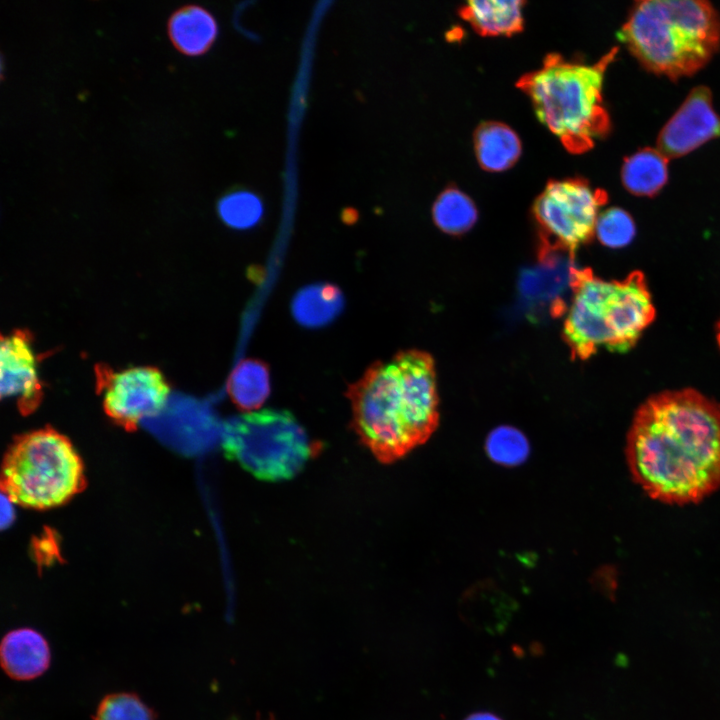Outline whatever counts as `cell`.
Returning <instances> with one entry per match:
<instances>
[{"instance_id": "cell-1", "label": "cell", "mask_w": 720, "mask_h": 720, "mask_svg": "<svg viewBox=\"0 0 720 720\" xmlns=\"http://www.w3.org/2000/svg\"><path fill=\"white\" fill-rule=\"evenodd\" d=\"M626 458L649 497L703 500L720 487V404L691 388L652 395L633 417Z\"/></svg>"}, {"instance_id": "cell-2", "label": "cell", "mask_w": 720, "mask_h": 720, "mask_svg": "<svg viewBox=\"0 0 720 720\" xmlns=\"http://www.w3.org/2000/svg\"><path fill=\"white\" fill-rule=\"evenodd\" d=\"M346 396L356 433L383 463L423 444L438 424L435 367L425 352L409 350L374 363Z\"/></svg>"}, {"instance_id": "cell-3", "label": "cell", "mask_w": 720, "mask_h": 720, "mask_svg": "<svg viewBox=\"0 0 720 720\" xmlns=\"http://www.w3.org/2000/svg\"><path fill=\"white\" fill-rule=\"evenodd\" d=\"M619 36L648 70L676 79L709 62L720 45V15L702 0L637 2Z\"/></svg>"}, {"instance_id": "cell-4", "label": "cell", "mask_w": 720, "mask_h": 720, "mask_svg": "<svg viewBox=\"0 0 720 720\" xmlns=\"http://www.w3.org/2000/svg\"><path fill=\"white\" fill-rule=\"evenodd\" d=\"M571 288L563 337L577 358L587 359L601 348L627 352L655 319L641 271H633L623 280L606 281L588 269L574 268Z\"/></svg>"}, {"instance_id": "cell-5", "label": "cell", "mask_w": 720, "mask_h": 720, "mask_svg": "<svg viewBox=\"0 0 720 720\" xmlns=\"http://www.w3.org/2000/svg\"><path fill=\"white\" fill-rule=\"evenodd\" d=\"M617 51L614 47L594 64L568 61L551 53L541 67L517 82L531 99L540 122L569 152L588 151L610 129L602 86L606 68Z\"/></svg>"}, {"instance_id": "cell-6", "label": "cell", "mask_w": 720, "mask_h": 720, "mask_svg": "<svg viewBox=\"0 0 720 720\" xmlns=\"http://www.w3.org/2000/svg\"><path fill=\"white\" fill-rule=\"evenodd\" d=\"M83 486L78 453L69 439L51 428L20 436L5 456L2 488L16 504L33 509L57 507Z\"/></svg>"}, {"instance_id": "cell-7", "label": "cell", "mask_w": 720, "mask_h": 720, "mask_svg": "<svg viewBox=\"0 0 720 720\" xmlns=\"http://www.w3.org/2000/svg\"><path fill=\"white\" fill-rule=\"evenodd\" d=\"M223 449L257 478L269 481L296 475L317 449L286 411H251L229 419Z\"/></svg>"}, {"instance_id": "cell-8", "label": "cell", "mask_w": 720, "mask_h": 720, "mask_svg": "<svg viewBox=\"0 0 720 720\" xmlns=\"http://www.w3.org/2000/svg\"><path fill=\"white\" fill-rule=\"evenodd\" d=\"M606 202V192L582 178L549 181L533 205L544 248L573 252L586 243Z\"/></svg>"}, {"instance_id": "cell-9", "label": "cell", "mask_w": 720, "mask_h": 720, "mask_svg": "<svg viewBox=\"0 0 720 720\" xmlns=\"http://www.w3.org/2000/svg\"><path fill=\"white\" fill-rule=\"evenodd\" d=\"M97 392L102 395L106 414L126 429H135L165 407L170 388L156 367L139 366L122 370L99 364L95 368Z\"/></svg>"}, {"instance_id": "cell-10", "label": "cell", "mask_w": 720, "mask_h": 720, "mask_svg": "<svg viewBox=\"0 0 720 720\" xmlns=\"http://www.w3.org/2000/svg\"><path fill=\"white\" fill-rule=\"evenodd\" d=\"M720 136V117L712 105L711 91L695 87L657 138V149L668 159L690 153L708 140Z\"/></svg>"}, {"instance_id": "cell-11", "label": "cell", "mask_w": 720, "mask_h": 720, "mask_svg": "<svg viewBox=\"0 0 720 720\" xmlns=\"http://www.w3.org/2000/svg\"><path fill=\"white\" fill-rule=\"evenodd\" d=\"M29 331L17 329L1 336L0 384L1 397L14 400L23 414L33 412L43 397V384L38 373L39 357Z\"/></svg>"}, {"instance_id": "cell-12", "label": "cell", "mask_w": 720, "mask_h": 720, "mask_svg": "<svg viewBox=\"0 0 720 720\" xmlns=\"http://www.w3.org/2000/svg\"><path fill=\"white\" fill-rule=\"evenodd\" d=\"M2 669L12 679L31 680L43 674L50 664V648L41 633L32 628L8 632L0 645Z\"/></svg>"}, {"instance_id": "cell-13", "label": "cell", "mask_w": 720, "mask_h": 720, "mask_svg": "<svg viewBox=\"0 0 720 720\" xmlns=\"http://www.w3.org/2000/svg\"><path fill=\"white\" fill-rule=\"evenodd\" d=\"M168 37L180 53L200 56L215 43L219 28L214 15L203 6L190 4L175 10L167 23Z\"/></svg>"}, {"instance_id": "cell-14", "label": "cell", "mask_w": 720, "mask_h": 720, "mask_svg": "<svg viewBox=\"0 0 720 720\" xmlns=\"http://www.w3.org/2000/svg\"><path fill=\"white\" fill-rule=\"evenodd\" d=\"M523 5L521 0H472L459 13L481 35H512L522 30Z\"/></svg>"}, {"instance_id": "cell-15", "label": "cell", "mask_w": 720, "mask_h": 720, "mask_svg": "<svg viewBox=\"0 0 720 720\" xmlns=\"http://www.w3.org/2000/svg\"><path fill=\"white\" fill-rule=\"evenodd\" d=\"M474 148L483 169L499 172L510 168L518 160L521 141L506 124L488 121L477 127L474 133Z\"/></svg>"}, {"instance_id": "cell-16", "label": "cell", "mask_w": 720, "mask_h": 720, "mask_svg": "<svg viewBox=\"0 0 720 720\" xmlns=\"http://www.w3.org/2000/svg\"><path fill=\"white\" fill-rule=\"evenodd\" d=\"M668 160L658 149L637 151L623 163L621 178L624 187L635 195H655L667 182Z\"/></svg>"}, {"instance_id": "cell-17", "label": "cell", "mask_w": 720, "mask_h": 720, "mask_svg": "<svg viewBox=\"0 0 720 720\" xmlns=\"http://www.w3.org/2000/svg\"><path fill=\"white\" fill-rule=\"evenodd\" d=\"M232 402L243 411L259 408L270 393L269 371L259 360H244L233 370L227 384Z\"/></svg>"}, {"instance_id": "cell-18", "label": "cell", "mask_w": 720, "mask_h": 720, "mask_svg": "<svg viewBox=\"0 0 720 720\" xmlns=\"http://www.w3.org/2000/svg\"><path fill=\"white\" fill-rule=\"evenodd\" d=\"M432 216L437 227L448 234H462L476 222L477 209L469 196L461 190L449 187L436 198Z\"/></svg>"}, {"instance_id": "cell-19", "label": "cell", "mask_w": 720, "mask_h": 720, "mask_svg": "<svg viewBox=\"0 0 720 720\" xmlns=\"http://www.w3.org/2000/svg\"><path fill=\"white\" fill-rule=\"evenodd\" d=\"M222 221L233 228L246 229L257 224L263 215L261 198L247 189H236L224 194L217 203Z\"/></svg>"}, {"instance_id": "cell-20", "label": "cell", "mask_w": 720, "mask_h": 720, "mask_svg": "<svg viewBox=\"0 0 720 720\" xmlns=\"http://www.w3.org/2000/svg\"><path fill=\"white\" fill-rule=\"evenodd\" d=\"M340 294L335 287L325 285L303 290L294 303V312L298 320L305 324L316 325L332 318L339 306Z\"/></svg>"}, {"instance_id": "cell-21", "label": "cell", "mask_w": 720, "mask_h": 720, "mask_svg": "<svg viewBox=\"0 0 720 720\" xmlns=\"http://www.w3.org/2000/svg\"><path fill=\"white\" fill-rule=\"evenodd\" d=\"M486 451L497 464L513 466L527 458L529 445L526 437L518 429L499 426L488 435Z\"/></svg>"}, {"instance_id": "cell-22", "label": "cell", "mask_w": 720, "mask_h": 720, "mask_svg": "<svg viewBox=\"0 0 720 720\" xmlns=\"http://www.w3.org/2000/svg\"><path fill=\"white\" fill-rule=\"evenodd\" d=\"M595 234L603 245L621 248L634 238L635 224L625 210L612 207L599 214Z\"/></svg>"}, {"instance_id": "cell-23", "label": "cell", "mask_w": 720, "mask_h": 720, "mask_svg": "<svg viewBox=\"0 0 720 720\" xmlns=\"http://www.w3.org/2000/svg\"><path fill=\"white\" fill-rule=\"evenodd\" d=\"M153 711L131 693H115L99 703L93 720H154Z\"/></svg>"}, {"instance_id": "cell-24", "label": "cell", "mask_w": 720, "mask_h": 720, "mask_svg": "<svg viewBox=\"0 0 720 720\" xmlns=\"http://www.w3.org/2000/svg\"><path fill=\"white\" fill-rule=\"evenodd\" d=\"M464 720H503L491 712H475L468 715Z\"/></svg>"}, {"instance_id": "cell-25", "label": "cell", "mask_w": 720, "mask_h": 720, "mask_svg": "<svg viewBox=\"0 0 720 720\" xmlns=\"http://www.w3.org/2000/svg\"><path fill=\"white\" fill-rule=\"evenodd\" d=\"M716 338H717V342H718V345L720 348V320H719L717 328H716Z\"/></svg>"}]
</instances>
